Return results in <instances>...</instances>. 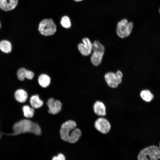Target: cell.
<instances>
[{
  "mask_svg": "<svg viewBox=\"0 0 160 160\" xmlns=\"http://www.w3.org/2000/svg\"><path fill=\"white\" fill-rule=\"evenodd\" d=\"M13 132L10 134L2 133L6 135H16L21 133L31 132L39 135L41 134V129L39 126L31 121L27 119L20 120L13 125Z\"/></svg>",
  "mask_w": 160,
  "mask_h": 160,
  "instance_id": "1",
  "label": "cell"
},
{
  "mask_svg": "<svg viewBox=\"0 0 160 160\" xmlns=\"http://www.w3.org/2000/svg\"><path fill=\"white\" fill-rule=\"evenodd\" d=\"M160 158V151L156 146L153 145L142 150L137 156L139 160H157Z\"/></svg>",
  "mask_w": 160,
  "mask_h": 160,
  "instance_id": "2",
  "label": "cell"
},
{
  "mask_svg": "<svg viewBox=\"0 0 160 160\" xmlns=\"http://www.w3.org/2000/svg\"><path fill=\"white\" fill-rule=\"evenodd\" d=\"M132 22H129L125 18L121 20L118 22L116 28V33L117 35L121 39L129 36L131 33L133 27Z\"/></svg>",
  "mask_w": 160,
  "mask_h": 160,
  "instance_id": "3",
  "label": "cell"
},
{
  "mask_svg": "<svg viewBox=\"0 0 160 160\" xmlns=\"http://www.w3.org/2000/svg\"><path fill=\"white\" fill-rule=\"evenodd\" d=\"M38 31L42 35L48 36L55 34L57 31V27L51 19H45L39 23Z\"/></svg>",
  "mask_w": 160,
  "mask_h": 160,
  "instance_id": "4",
  "label": "cell"
},
{
  "mask_svg": "<svg viewBox=\"0 0 160 160\" xmlns=\"http://www.w3.org/2000/svg\"><path fill=\"white\" fill-rule=\"evenodd\" d=\"M122 77L123 74L121 72L118 70L116 73L112 72L107 73L105 75L104 78L109 87L116 88L121 82Z\"/></svg>",
  "mask_w": 160,
  "mask_h": 160,
  "instance_id": "5",
  "label": "cell"
},
{
  "mask_svg": "<svg viewBox=\"0 0 160 160\" xmlns=\"http://www.w3.org/2000/svg\"><path fill=\"white\" fill-rule=\"evenodd\" d=\"M76 126V122L73 120H68L63 123L60 130L62 139L64 141L68 142L70 132L75 129Z\"/></svg>",
  "mask_w": 160,
  "mask_h": 160,
  "instance_id": "6",
  "label": "cell"
},
{
  "mask_svg": "<svg viewBox=\"0 0 160 160\" xmlns=\"http://www.w3.org/2000/svg\"><path fill=\"white\" fill-rule=\"evenodd\" d=\"M82 43L79 44L78 50L81 54L84 56L89 55L92 51V44L90 39L85 37L82 39Z\"/></svg>",
  "mask_w": 160,
  "mask_h": 160,
  "instance_id": "7",
  "label": "cell"
},
{
  "mask_svg": "<svg viewBox=\"0 0 160 160\" xmlns=\"http://www.w3.org/2000/svg\"><path fill=\"white\" fill-rule=\"evenodd\" d=\"M95 127L98 131L103 134L108 133L111 127L109 121L103 118H98L95 122Z\"/></svg>",
  "mask_w": 160,
  "mask_h": 160,
  "instance_id": "8",
  "label": "cell"
},
{
  "mask_svg": "<svg viewBox=\"0 0 160 160\" xmlns=\"http://www.w3.org/2000/svg\"><path fill=\"white\" fill-rule=\"evenodd\" d=\"M47 104L49 108L48 112L50 114H56L61 110V103L59 100H55L53 98H49Z\"/></svg>",
  "mask_w": 160,
  "mask_h": 160,
  "instance_id": "9",
  "label": "cell"
},
{
  "mask_svg": "<svg viewBox=\"0 0 160 160\" xmlns=\"http://www.w3.org/2000/svg\"><path fill=\"white\" fill-rule=\"evenodd\" d=\"M18 0H0V8L8 11L14 9L17 5Z\"/></svg>",
  "mask_w": 160,
  "mask_h": 160,
  "instance_id": "10",
  "label": "cell"
},
{
  "mask_svg": "<svg viewBox=\"0 0 160 160\" xmlns=\"http://www.w3.org/2000/svg\"><path fill=\"white\" fill-rule=\"evenodd\" d=\"M104 52L95 51L93 52L91 57L92 63L95 66H98L101 63Z\"/></svg>",
  "mask_w": 160,
  "mask_h": 160,
  "instance_id": "11",
  "label": "cell"
},
{
  "mask_svg": "<svg viewBox=\"0 0 160 160\" xmlns=\"http://www.w3.org/2000/svg\"><path fill=\"white\" fill-rule=\"evenodd\" d=\"M14 97L17 101L20 103H23L26 101L28 95L27 93L24 89H19L15 92Z\"/></svg>",
  "mask_w": 160,
  "mask_h": 160,
  "instance_id": "12",
  "label": "cell"
},
{
  "mask_svg": "<svg viewBox=\"0 0 160 160\" xmlns=\"http://www.w3.org/2000/svg\"><path fill=\"white\" fill-rule=\"evenodd\" d=\"M94 111L95 113L100 116H105L106 115L105 107L102 102L97 101L93 106Z\"/></svg>",
  "mask_w": 160,
  "mask_h": 160,
  "instance_id": "13",
  "label": "cell"
},
{
  "mask_svg": "<svg viewBox=\"0 0 160 160\" xmlns=\"http://www.w3.org/2000/svg\"><path fill=\"white\" fill-rule=\"evenodd\" d=\"M12 46L9 41L4 39L0 41V50L3 53L8 54L11 52Z\"/></svg>",
  "mask_w": 160,
  "mask_h": 160,
  "instance_id": "14",
  "label": "cell"
},
{
  "mask_svg": "<svg viewBox=\"0 0 160 160\" xmlns=\"http://www.w3.org/2000/svg\"><path fill=\"white\" fill-rule=\"evenodd\" d=\"M38 82L41 87L45 88L49 85L51 82V79L47 75L45 74H42L38 77Z\"/></svg>",
  "mask_w": 160,
  "mask_h": 160,
  "instance_id": "15",
  "label": "cell"
},
{
  "mask_svg": "<svg viewBox=\"0 0 160 160\" xmlns=\"http://www.w3.org/2000/svg\"><path fill=\"white\" fill-rule=\"evenodd\" d=\"M81 132L78 129H74L70 134L68 142L71 143H74L76 142L81 136Z\"/></svg>",
  "mask_w": 160,
  "mask_h": 160,
  "instance_id": "16",
  "label": "cell"
},
{
  "mask_svg": "<svg viewBox=\"0 0 160 160\" xmlns=\"http://www.w3.org/2000/svg\"><path fill=\"white\" fill-rule=\"evenodd\" d=\"M30 101L32 106L35 108H40L43 104V102L40 99L38 95L32 96L30 98Z\"/></svg>",
  "mask_w": 160,
  "mask_h": 160,
  "instance_id": "17",
  "label": "cell"
},
{
  "mask_svg": "<svg viewBox=\"0 0 160 160\" xmlns=\"http://www.w3.org/2000/svg\"><path fill=\"white\" fill-rule=\"evenodd\" d=\"M140 95L143 100L147 102H151L154 97L153 94L148 89L141 91L140 93Z\"/></svg>",
  "mask_w": 160,
  "mask_h": 160,
  "instance_id": "18",
  "label": "cell"
},
{
  "mask_svg": "<svg viewBox=\"0 0 160 160\" xmlns=\"http://www.w3.org/2000/svg\"><path fill=\"white\" fill-rule=\"evenodd\" d=\"M24 116L27 118L32 117L34 114V110L33 108L28 105H25L22 108Z\"/></svg>",
  "mask_w": 160,
  "mask_h": 160,
  "instance_id": "19",
  "label": "cell"
},
{
  "mask_svg": "<svg viewBox=\"0 0 160 160\" xmlns=\"http://www.w3.org/2000/svg\"><path fill=\"white\" fill-rule=\"evenodd\" d=\"M60 23L63 27L66 29L70 28L71 25L70 19L69 17L67 15L64 16L61 18Z\"/></svg>",
  "mask_w": 160,
  "mask_h": 160,
  "instance_id": "20",
  "label": "cell"
},
{
  "mask_svg": "<svg viewBox=\"0 0 160 160\" xmlns=\"http://www.w3.org/2000/svg\"><path fill=\"white\" fill-rule=\"evenodd\" d=\"M92 50L93 51H99L104 52L105 47L98 40L95 41L93 43Z\"/></svg>",
  "mask_w": 160,
  "mask_h": 160,
  "instance_id": "21",
  "label": "cell"
},
{
  "mask_svg": "<svg viewBox=\"0 0 160 160\" xmlns=\"http://www.w3.org/2000/svg\"><path fill=\"white\" fill-rule=\"evenodd\" d=\"M26 69L23 67L19 68L17 72V79L21 81L24 80L25 78V74Z\"/></svg>",
  "mask_w": 160,
  "mask_h": 160,
  "instance_id": "22",
  "label": "cell"
},
{
  "mask_svg": "<svg viewBox=\"0 0 160 160\" xmlns=\"http://www.w3.org/2000/svg\"><path fill=\"white\" fill-rule=\"evenodd\" d=\"M34 76V72L29 70H26L25 74V78L29 80H32Z\"/></svg>",
  "mask_w": 160,
  "mask_h": 160,
  "instance_id": "23",
  "label": "cell"
},
{
  "mask_svg": "<svg viewBox=\"0 0 160 160\" xmlns=\"http://www.w3.org/2000/svg\"><path fill=\"white\" fill-rule=\"evenodd\" d=\"M65 157L64 155L61 153H59L57 156H54L52 159L53 160H65Z\"/></svg>",
  "mask_w": 160,
  "mask_h": 160,
  "instance_id": "24",
  "label": "cell"
},
{
  "mask_svg": "<svg viewBox=\"0 0 160 160\" xmlns=\"http://www.w3.org/2000/svg\"><path fill=\"white\" fill-rule=\"evenodd\" d=\"M73 0L76 2H79V1H82L83 0Z\"/></svg>",
  "mask_w": 160,
  "mask_h": 160,
  "instance_id": "25",
  "label": "cell"
},
{
  "mask_svg": "<svg viewBox=\"0 0 160 160\" xmlns=\"http://www.w3.org/2000/svg\"><path fill=\"white\" fill-rule=\"evenodd\" d=\"M159 150L160 151V143L159 145Z\"/></svg>",
  "mask_w": 160,
  "mask_h": 160,
  "instance_id": "26",
  "label": "cell"
},
{
  "mask_svg": "<svg viewBox=\"0 0 160 160\" xmlns=\"http://www.w3.org/2000/svg\"><path fill=\"white\" fill-rule=\"evenodd\" d=\"M0 28H1V24H0Z\"/></svg>",
  "mask_w": 160,
  "mask_h": 160,
  "instance_id": "27",
  "label": "cell"
},
{
  "mask_svg": "<svg viewBox=\"0 0 160 160\" xmlns=\"http://www.w3.org/2000/svg\"><path fill=\"white\" fill-rule=\"evenodd\" d=\"M159 12L160 13V9H159Z\"/></svg>",
  "mask_w": 160,
  "mask_h": 160,
  "instance_id": "28",
  "label": "cell"
}]
</instances>
